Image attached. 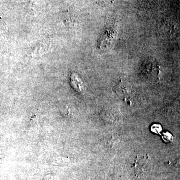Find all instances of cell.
Returning a JSON list of instances; mask_svg holds the SVG:
<instances>
[{
	"label": "cell",
	"mask_w": 180,
	"mask_h": 180,
	"mask_svg": "<svg viewBox=\"0 0 180 180\" xmlns=\"http://www.w3.org/2000/svg\"><path fill=\"white\" fill-rule=\"evenodd\" d=\"M163 138L166 142H170L172 140V136L169 133H164L163 135Z\"/></svg>",
	"instance_id": "cell-5"
},
{
	"label": "cell",
	"mask_w": 180,
	"mask_h": 180,
	"mask_svg": "<svg viewBox=\"0 0 180 180\" xmlns=\"http://www.w3.org/2000/svg\"><path fill=\"white\" fill-rule=\"evenodd\" d=\"M72 82L74 84L75 88H77V90L79 91H82L84 88V84L79 79L78 77L75 76L72 78Z\"/></svg>",
	"instance_id": "cell-2"
},
{
	"label": "cell",
	"mask_w": 180,
	"mask_h": 180,
	"mask_svg": "<svg viewBox=\"0 0 180 180\" xmlns=\"http://www.w3.org/2000/svg\"><path fill=\"white\" fill-rule=\"evenodd\" d=\"M151 131L155 133H160L162 131V127L160 125L154 124L151 127Z\"/></svg>",
	"instance_id": "cell-4"
},
{
	"label": "cell",
	"mask_w": 180,
	"mask_h": 180,
	"mask_svg": "<svg viewBox=\"0 0 180 180\" xmlns=\"http://www.w3.org/2000/svg\"><path fill=\"white\" fill-rule=\"evenodd\" d=\"M159 66L154 59H148L145 60L141 67L143 75L147 78L153 79L157 77L159 73Z\"/></svg>",
	"instance_id": "cell-1"
},
{
	"label": "cell",
	"mask_w": 180,
	"mask_h": 180,
	"mask_svg": "<svg viewBox=\"0 0 180 180\" xmlns=\"http://www.w3.org/2000/svg\"><path fill=\"white\" fill-rule=\"evenodd\" d=\"M100 5L102 6H107L112 3L113 0H95Z\"/></svg>",
	"instance_id": "cell-3"
},
{
	"label": "cell",
	"mask_w": 180,
	"mask_h": 180,
	"mask_svg": "<svg viewBox=\"0 0 180 180\" xmlns=\"http://www.w3.org/2000/svg\"><path fill=\"white\" fill-rule=\"evenodd\" d=\"M44 180H57L56 177L53 174H48L45 176Z\"/></svg>",
	"instance_id": "cell-6"
}]
</instances>
